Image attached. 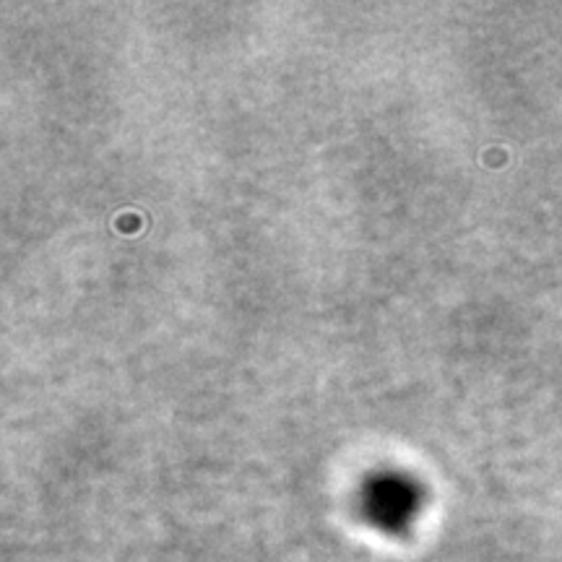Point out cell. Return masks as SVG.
<instances>
[]
</instances>
